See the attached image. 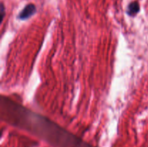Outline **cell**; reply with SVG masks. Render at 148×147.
<instances>
[{
  "label": "cell",
  "instance_id": "1",
  "mask_svg": "<svg viewBox=\"0 0 148 147\" xmlns=\"http://www.w3.org/2000/svg\"><path fill=\"white\" fill-rule=\"evenodd\" d=\"M36 6L34 4H28L20 13V14H19V18L20 20H25V19L28 18V17H30V16H32L36 12Z\"/></svg>",
  "mask_w": 148,
  "mask_h": 147
},
{
  "label": "cell",
  "instance_id": "2",
  "mask_svg": "<svg viewBox=\"0 0 148 147\" xmlns=\"http://www.w3.org/2000/svg\"><path fill=\"white\" fill-rule=\"evenodd\" d=\"M139 11H140V5L137 1L130 3V5L128 6V8H127V14L130 16L135 15Z\"/></svg>",
  "mask_w": 148,
  "mask_h": 147
}]
</instances>
